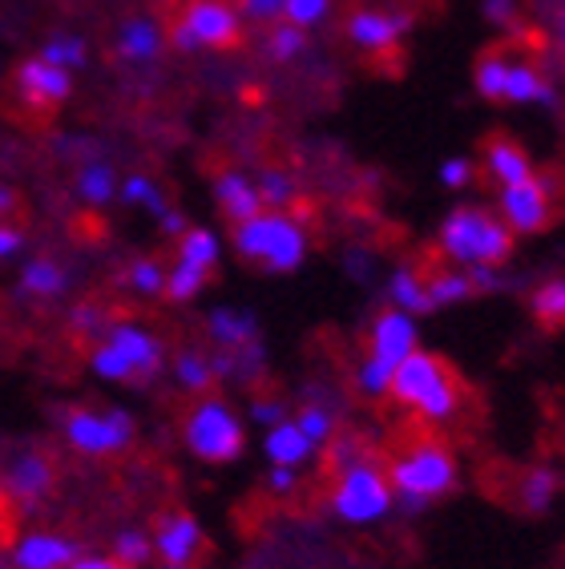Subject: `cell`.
Segmentation results:
<instances>
[{
    "label": "cell",
    "instance_id": "obj_1",
    "mask_svg": "<svg viewBox=\"0 0 565 569\" xmlns=\"http://www.w3.org/2000/svg\"><path fill=\"white\" fill-rule=\"evenodd\" d=\"M436 242H440V251L460 267H500L513 254L517 234H513V230L500 222V214H493V210L457 207L440 222Z\"/></svg>",
    "mask_w": 565,
    "mask_h": 569
},
{
    "label": "cell",
    "instance_id": "obj_2",
    "mask_svg": "<svg viewBox=\"0 0 565 569\" xmlns=\"http://www.w3.org/2000/svg\"><path fill=\"white\" fill-rule=\"evenodd\" d=\"M391 485V501L404 513H424L436 497H445L457 485V460L440 440H424L408 457H396L384 472Z\"/></svg>",
    "mask_w": 565,
    "mask_h": 569
},
{
    "label": "cell",
    "instance_id": "obj_3",
    "mask_svg": "<svg viewBox=\"0 0 565 569\" xmlns=\"http://www.w3.org/2000/svg\"><path fill=\"white\" fill-rule=\"evenodd\" d=\"M235 247L242 259L267 267L275 274L299 271L307 259V230L287 210H259L255 219L235 227Z\"/></svg>",
    "mask_w": 565,
    "mask_h": 569
},
{
    "label": "cell",
    "instance_id": "obj_4",
    "mask_svg": "<svg viewBox=\"0 0 565 569\" xmlns=\"http://www.w3.org/2000/svg\"><path fill=\"white\" fill-rule=\"evenodd\" d=\"M388 392L396 396V400H404V405H413L416 412L428 420H448L460 405L457 380L448 372V363L436 360L433 351H420V348H416L408 360H400L391 368Z\"/></svg>",
    "mask_w": 565,
    "mask_h": 569
},
{
    "label": "cell",
    "instance_id": "obj_5",
    "mask_svg": "<svg viewBox=\"0 0 565 569\" xmlns=\"http://www.w3.org/2000/svg\"><path fill=\"white\" fill-rule=\"evenodd\" d=\"M186 449L207 465L239 460L242 449H247V432H242V420L235 417V408L227 400H202L186 420Z\"/></svg>",
    "mask_w": 565,
    "mask_h": 569
},
{
    "label": "cell",
    "instance_id": "obj_6",
    "mask_svg": "<svg viewBox=\"0 0 565 569\" xmlns=\"http://www.w3.org/2000/svg\"><path fill=\"white\" fill-rule=\"evenodd\" d=\"M331 509H336L348 526H371L380 517L391 513V485L376 465H348L339 472L336 497H331Z\"/></svg>",
    "mask_w": 565,
    "mask_h": 569
},
{
    "label": "cell",
    "instance_id": "obj_7",
    "mask_svg": "<svg viewBox=\"0 0 565 569\" xmlns=\"http://www.w3.org/2000/svg\"><path fill=\"white\" fill-rule=\"evenodd\" d=\"M66 437L86 457H109V452H121L133 440V417L121 408H109V412H86L81 408L66 420Z\"/></svg>",
    "mask_w": 565,
    "mask_h": 569
},
{
    "label": "cell",
    "instance_id": "obj_8",
    "mask_svg": "<svg viewBox=\"0 0 565 569\" xmlns=\"http://www.w3.org/2000/svg\"><path fill=\"white\" fill-rule=\"evenodd\" d=\"M500 222L513 234H537L554 222V194H549V178H525L513 187H500Z\"/></svg>",
    "mask_w": 565,
    "mask_h": 569
},
{
    "label": "cell",
    "instance_id": "obj_9",
    "mask_svg": "<svg viewBox=\"0 0 565 569\" xmlns=\"http://www.w3.org/2000/svg\"><path fill=\"white\" fill-rule=\"evenodd\" d=\"M182 29L198 49H230L242 33V17L227 0H190L182 12Z\"/></svg>",
    "mask_w": 565,
    "mask_h": 569
},
{
    "label": "cell",
    "instance_id": "obj_10",
    "mask_svg": "<svg viewBox=\"0 0 565 569\" xmlns=\"http://www.w3.org/2000/svg\"><path fill=\"white\" fill-rule=\"evenodd\" d=\"M416 348H420L416 316L396 311V307H388V311L376 316V323H371V356H376V360L388 363V368H396V363L408 360Z\"/></svg>",
    "mask_w": 565,
    "mask_h": 569
},
{
    "label": "cell",
    "instance_id": "obj_11",
    "mask_svg": "<svg viewBox=\"0 0 565 569\" xmlns=\"http://www.w3.org/2000/svg\"><path fill=\"white\" fill-rule=\"evenodd\" d=\"M106 343L126 360L133 380H150V376L162 368V343H158V336L138 328V323H113V328L106 331Z\"/></svg>",
    "mask_w": 565,
    "mask_h": 569
},
{
    "label": "cell",
    "instance_id": "obj_12",
    "mask_svg": "<svg viewBox=\"0 0 565 569\" xmlns=\"http://www.w3.org/2000/svg\"><path fill=\"white\" fill-rule=\"evenodd\" d=\"M413 29V12H384V9H359L348 17V37L351 44L368 49V53H384Z\"/></svg>",
    "mask_w": 565,
    "mask_h": 569
},
{
    "label": "cell",
    "instance_id": "obj_13",
    "mask_svg": "<svg viewBox=\"0 0 565 569\" xmlns=\"http://www.w3.org/2000/svg\"><path fill=\"white\" fill-rule=\"evenodd\" d=\"M81 558V546L61 533H24L12 546V569H69Z\"/></svg>",
    "mask_w": 565,
    "mask_h": 569
},
{
    "label": "cell",
    "instance_id": "obj_14",
    "mask_svg": "<svg viewBox=\"0 0 565 569\" xmlns=\"http://www.w3.org/2000/svg\"><path fill=\"white\" fill-rule=\"evenodd\" d=\"M17 89L33 106H61L73 93V77H69V69H57L49 61H41V57H33V61H24L17 69Z\"/></svg>",
    "mask_w": 565,
    "mask_h": 569
},
{
    "label": "cell",
    "instance_id": "obj_15",
    "mask_svg": "<svg viewBox=\"0 0 565 569\" xmlns=\"http://www.w3.org/2000/svg\"><path fill=\"white\" fill-rule=\"evenodd\" d=\"M4 489H9V497L21 505L24 513H29V509H37V505L49 497V489H53V469H49V460L37 457V452H24V457H17V460H12L9 477H4Z\"/></svg>",
    "mask_w": 565,
    "mask_h": 569
},
{
    "label": "cell",
    "instance_id": "obj_16",
    "mask_svg": "<svg viewBox=\"0 0 565 569\" xmlns=\"http://www.w3.org/2000/svg\"><path fill=\"white\" fill-rule=\"evenodd\" d=\"M153 541V553L166 561V566H190L198 558V546H202V526H198L190 513H170L158 526Z\"/></svg>",
    "mask_w": 565,
    "mask_h": 569
},
{
    "label": "cell",
    "instance_id": "obj_17",
    "mask_svg": "<svg viewBox=\"0 0 565 569\" xmlns=\"http://www.w3.org/2000/svg\"><path fill=\"white\" fill-rule=\"evenodd\" d=\"M485 170H489V178H497L500 187H513V182L533 178V158L513 138H489L485 142Z\"/></svg>",
    "mask_w": 565,
    "mask_h": 569
},
{
    "label": "cell",
    "instance_id": "obj_18",
    "mask_svg": "<svg viewBox=\"0 0 565 569\" xmlns=\"http://www.w3.org/2000/svg\"><path fill=\"white\" fill-rule=\"evenodd\" d=\"M262 452H267V460L279 465V469H299V465L311 460L316 445L295 428V420H279V425H271L267 440H262Z\"/></svg>",
    "mask_w": 565,
    "mask_h": 569
},
{
    "label": "cell",
    "instance_id": "obj_19",
    "mask_svg": "<svg viewBox=\"0 0 565 569\" xmlns=\"http://www.w3.org/2000/svg\"><path fill=\"white\" fill-rule=\"evenodd\" d=\"M215 198H218V207H222V214H227L235 227H239V222H247V219H255V214L262 210L255 182H250V178H242V174H235V170L215 182Z\"/></svg>",
    "mask_w": 565,
    "mask_h": 569
},
{
    "label": "cell",
    "instance_id": "obj_20",
    "mask_svg": "<svg viewBox=\"0 0 565 569\" xmlns=\"http://www.w3.org/2000/svg\"><path fill=\"white\" fill-rule=\"evenodd\" d=\"M505 101H517V106H529V101L557 106V93L529 61H509V69H505Z\"/></svg>",
    "mask_w": 565,
    "mask_h": 569
},
{
    "label": "cell",
    "instance_id": "obj_21",
    "mask_svg": "<svg viewBox=\"0 0 565 569\" xmlns=\"http://www.w3.org/2000/svg\"><path fill=\"white\" fill-rule=\"evenodd\" d=\"M255 336H259V328H255V319H250L247 311H227V307H218L215 316H210V340L222 343L227 351L255 348Z\"/></svg>",
    "mask_w": 565,
    "mask_h": 569
},
{
    "label": "cell",
    "instance_id": "obj_22",
    "mask_svg": "<svg viewBox=\"0 0 565 569\" xmlns=\"http://www.w3.org/2000/svg\"><path fill=\"white\" fill-rule=\"evenodd\" d=\"M118 53L126 61H153V57L162 53V29L153 21H146V17L126 21L118 33Z\"/></svg>",
    "mask_w": 565,
    "mask_h": 569
},
{
    "label": "cell",
    "instance_id": "obj_23",
    "mask_svg": "<svg viewBox=\"0 0 565 569\" xmlns=\"http://www.w3.org/2000/svg\"><path fill=\"white\" fill-rule=\"evenodd\" d=\"M388 296H391V307H396V311H408V316L433 311V307H428V287H424V279L413 267H396V271H391Z\"/></svg>",
    "mask_w": 565,
    "mask_h": 569
},
{
    "label": "cell",
    "instance_id": "obj_24",
    "mask_svg": "<svg viewBox=\"0 0 565 569\" xmlns=\"http://www.w3.org/2000/svg\"><path fill=\"white\" fill-rule=\"evenodd\" d=\"M557 493H562V477L549 465H533L522 477V505L529 513H545L557 501Z\"/></svg>",
    "mask_w": 565,
    "mask_h": 569
},
{
    "label": "cell",
    "instance_id": "obj_25",
    "mask_svg": "<svg viewBox=\"0 0 565 569\" xmlns=\"http://www.w3.org/2000/svg\"><path fill=\"white\" fill-rule=\"evenodd\" d=\"M218 254H222V242H218L215 230H207V227L182 230V239H178V259H182V263L198 267V271H215Z\"/></svg>",
    "mask_w": 565,
    "mask_h": 569
},
{
    "label": "cell",
    "instance_id": "obj_26",
    "mask_svg": "<svg viewBox=\"0 0 565 569\" xmlns=\"http://www.w3.org/2000/svg\"><path fill=\"white\" fill-rule=\"evenodd\" d=\"M21 291L24 296H41L53 299L66 291V271L53 263V259H29L21 271Z\"/></svg>",
    "mask_w": 565,
    "mask_h": 569
},
{
    "label": "cell",
    "instance_id": "obj_27",
    "mask_svg": "<svg viewBox=\"0 0 565 569\" xmlns=\"http://www.w3.org/2000/svg\"><path fill=\"white\" fill-rule=\"evenodd\" d=\"M428 287V307H453V303H465L473 296V287H468V274L465 267L460 271H445V274H433V279H424Z\"/></svg>",
    "mask_w": 565,
    "mask_h": 569
},
{
    "label": "cell",
    "instance_id": "obj_28",
    "mask_svg": "<svg viewBox=\"0 0 565 569\" xmlns=\"http://www.w3.org/2000/svg\"><path fill=\"white\" fill-rule=\"evenodd\" d=\"M533 316L542 328H562V316H565V283L562 279H545L537 291H533Z\"/></svg>",
    "mask_w": 565,
    "mask_h": 569
},
{
    "label": "cell",
    "instance_id": "obj_29",
    "mask_svg": "<svg viewBox=\"0 0 565 569\" xmlns=\"http://www.w3.org/2000/svg\"><path fill=\"white\" fill-rule=\"evenodd\" d=\"M207 279H210V271H198V267H190V263H182V259H178V263L170 267V271H166L162 296H170L175 303H186V299L202 296Z\"/></svg>",
    "mask_w": 565,
    "mask_h": 569
},
{
    "label": "cell",
    "instance_id": "obj_30",
    "mask_svg": "<svg viewBox=\"0 0 565 569\" xmlns=\"http://www.w3.org/2000/svg\"><path fill=\"white\" fill-rule=\"evenodd\" d=\"M77 190L86 202H109V198L118 194V182H113V170L109 162H86L81 166V174H77Z\"/></svg>",
    "mask_w": 565,
    "mask_h": 569
},
{
    "label": "cell",
    "instance_id": "obj_31",
    "mask_svg": "<svg viewBox=\"0 0 565 569\" xmlns=\"http://www.w3.org/2000/svg\"><path fill=\"white\" fill-rule=\"evenodd\" d=\"M505 69H509V61L500 53H485L477 61V73H473V81H477V93L489 101H505Z\"/></svg>",
    "mask_w": 565,
    "mask_h": 569
},
{
    "label": "cell",
    "instance_id": "obj_32",
    "mask_svg": "<svg viewBox=\"0 0 565 569\" xmlns=\"http://www.w3.org/2000/svg\"><path fill=\"white\" fill-rule=\"evenodd\" d=\"M175 376L186 392H202V388L215 380V368H210L207 356H198V351H182V356L175 360Z\"/></svg>",
    "mask_w": 565,
    "mask_h": 569
},
{
    "label": "cell",
    "instance_id": "obj_33",
    "mask_svg": "<svg viewBox=\"0 0 565 569\" xmlns=\"http://www.w3.org/2000/svg\"><path fill=\"white\" fill-rule=\"evenodd\" d=\"M255 190H259L262 210H282L295 198L291 174H282V170H262V178L255 182Z\"/></svg>",
    "mask_w": 565,
    "mask_h": 569
},
{
    "label": "cell",
    "instance_id": "obj_34",
    "mask_svg": "<svg viewBox=\"0 0 565 569\" xmlns=\"http://www.w3.org/2000/svg\"><path fill=\"white\" fill-rule=\"evenodd\" d=\"M113 558H118L121 566L141 569L153 558V541L141 533V529H126V533H118V541H113Z\"/></svg>",
    "mask_w": 565,
    "mask_h": 569
},
{
    "label": "cell",
    "instance_id": "obj_35",
    "mask_svg": "<svg viewBox=\"0 0 565 569\" xmlns=\"http://www.w3.org/2000/svg\"><path fill=\"white\" fill-rule=\"evenodd\" d=\"M121 198H126V202H130V207H146L153 214V219H162L166 210V198H162V190L153 187L150 178H141V174H133L130 182H126V187H121Z\"/></svg>",
    "mask_w": 565,
    "mask_h": 569
},
{
    "label": "cell",
    "instance_id": "obj_36",
    "mask_svg": "<svg viewBox=\"0 0 565 569\" xmlns=\"http://www.w3.org/2000/svg\"><path fill=\"white\" fill-rule=\"evenodd\" d=\"M41 61L57 69H77L86 66V41L81 37H53V41L41 49Z\"/></svg>",
    "mask_w": 565,
    "mask_h": 569
},
{
    "label": "cell",
    "instance_id": "obj_37",
    "mask_svg": "<svg viewBox=\"0 0 565 569\" xmlns=\"http://www.w3.org/2000/svg\"><path fill=\"white\" fill-rule=\"evenodd\" d=\"M295 428H299V432H304L307 440H311V445H324L327 437H331V432H336V417H331V412H327V408H319V405H311V408H304V412H299V420H295Z\"/></svg>",
    "mask_w": 565,
    "mask_h": 569
},
{
    "label": "cell",
    "instance_id": "obj_38",
    "mask_svg": "<svg viewBox=\"0 0 565 569\" xmlns=\"http://www.w3.org/2000/svg\"><path fill=\"white\" fill-rule=\"evenodd\" d=\"M130 287L138 296H162L166 267L158 263V259H138V263L130 267Z\"/></svg>",
    "mask_w": 565,
    "mask_h": 569
},
{
    "label": "cell",
    "instance_id": "obj_39",
    "mask_svg": "<svg viewBox=\"0 0 565 569\" xmlns=\"http://www.w3.org/2000/svg\"><path fill=\"white\" fill-rule=\"evenodd\" d=\"M304 44H307L304 29H295V24H275L267 49H271L275 61H295V57L304 53Z\"/></svg>",
    "mask_w": 565,
    "mask_h": 569
},
{
    "label": "cell",
    "instance_id": "obj_40",
    "mask_svg": "<svg viewBox=\"0 0 565 569\" xmlns=\"http://www.w3.org/2000/svg\"><path fill=\"white\" fill-rule=\"evenodd\" d=\"M388 383H391V368L376 360V356H368L356 368V388L364 396H388Z\"/></svg>",
    "mask_w": 565,
    "mask_h": 569
},
{
    "label": "cell",
    "instance_id": "obj_41",
    "mask_svg": "<svg viewBox=\"0 0 565 569\" xmlns=\"http://www.w3.org/2000/svg\"><path fill=\"white\" fill-rule=\"evenodd\" d=\"M327 9H331V0H282V17H287V24H295V29L319 24L327 17Z\"/></svg>",
    "mask_w": 565,
    "mask_h": 569
},
{
    "label": "cell",
    "instance_id": "obj_42",
    "mask_svg": "<svg viewBox=\"0 0 565 569\" xmlns=\"http://www.w3.org/2000/svg\"><path fill=\"white\" fill-rule=\"evenodd\" d=\"M239 17L255 24H271L282 17V0H239Z\"/></svg>",
    "mask_w": 565,
    "mask_h": 569
},
{
    "label": "cell",
    "instance_id": "obj_43",
    "mask_svg": "<svg viewBox=\"0 0 565 569\" xmlns=\"http://www.w3.org/2000/svg\"><path fill=\"white\" fill-rule=\"evenodd\" d=\"M440 187H448V190H460V187H468V178H473V166H468V158H445L440 162Z\"/></svg>",
    "mask_w": 565,
    "mask_h": 569
},
{
    "label": "cell",
    "instance_id": "obj_44",
    "mask_svg": "<svg viewBox=\"0 0 565 569\" xmlns=\"http://www.w3.org/2000/svg\"><path fill=\"white\" fill-rule=\"evenodd\" d=\"M250 420H255V425H279V420H287V408L279 405V400H255V405H250Z\"/></svg>",
    "mask_w": 565,
    "mask_h": 569
},
{
    "label": "cell",
    "instance_id": "obj_45",
    "mask_svg": "<svg viewBox=\"0 0 565 569\" xmlns=\"http://www.w3.org/2000/svg\"><path fill=\"white\" fill-rule=\"evenodd\" d=\"M468 287L473 291H500V271L497 267H465Z\"/></svg>",
    "mask_w": 565,
    "mask_h": 569
},
{
    "label": "cell",
    "instance_id": "obj_46",
    "mask_svg": "<svg viewBox=\"0 0 565 569\" xmlns=\"http://www.w3.org/2000/svg\"><path fill=\"white\" fill-rule=\"evenodd\" d=\"M513 12H517V4H513V0H485V17H489L493 24H509Z\"/></svg>",
    "mask_w": 565,
    "mask_h": 569
},
{
    "label": "cell",
    "instance_id": "obj_47",
    "mask_svg": "<svg viewBox=\"0 0 565 569\" xmlns=\"http://www.w3.org/2000/svg\"><path fill=\"white\" fill-rule=\"evenodd\" d=\"M77 331H106L98 307H77Z\"/></svg>",
    "mask_w": 565,
    "mask_h": 569
},
{
    "label": "cell",
    "instance_id": "obj_48",
    "mask_svg": "<svg viewBox=\"0 0 565 569\" xmlns=\"http://www.w3.org/2000/svg\"><path fill=\"white\" fill-rule=\"evenodd\" d=\"M21 230L17 227H0V259H12V254L21 251Z\"/></svg>",
    "mask_w": 565,
    "mask_h": 569
},
{
    "label": "cell",
    "instance_id": "obj_49",
    "mask_svg": "<svg viewBox=\"0 0 565 569\" xmlns=\"http://www.w3.org/2000/svg\"><path fill=\"white\" fill-rule=\"evenodd\" d=\"M267 485H271L275 493H291V489H295V469H279V465H275L271 477H267Z\"/></svg>",
    "mask_w": 565,
    "mask_h": 569
},
{
    "label": "cell",
    "instance_id": "obj_50",
    "mask_svg": "<svg viewBox=\"0 0 565 569\" xmlns=\"http://www.w3.org/2000/svg\"><path fill=\"white\" fill-rule=\"evenodd\" d=\"M69 569H133V566H121L118 558H77Z\"/></svg>",
    "mask_w": 565,
    "mask_h": 569
},
{
    "label": "cell",
    "instance_id": "obj_51",
    "mask_svg": "<svg viewBox=\"0 0 565 569\" xmlns=\"http://www.w3.org/2000/svg\"><path fill=\"white\" fill-rule=\"evenodd\" d=\"M170 41H175V49H182V53H198V44H195V37L186 33L182 29V21L175 24V33H170Z\"/></svg>",
    "mask_w": 565,
    "mask_h": 569
},
{
    "label": "cell",
    "instance_id": "obj_52",
    "mask_svg": "<svg viewBox=\"0 0 565 569\" xmlns=\"http://www.w3.org/2000/svg\"><path fill=\"white\" fill-rule=\"evenodd\" d=\"M182 214H178V210H166V214H162V230H166V234H182Z\"/></svg>",
    "mask_w": 565,
    "mask_h": 569
},
{
    "label": "cell",
    "instance_id": "obj_53",
    "mask_svg": "<svg viewBox=\"0 0 565 569\" xmlns=\"http://www.w3.org/2000/svg\"><path fill=\"white\" fill-rule=\"evenodd\" d=\"M9 207H12V194L4 187H0V214H9Z\"/></svg>",
    "mask_w": 565,
    "mask_h": 569
},
{
    "label": "cell",
    "instance_id": "obj_54",
    "mask_svg": "<svg viewBox=\"0 0 565 569\" xmlns=\"http://www.w3.org/2000/svg\"><path fill=\"white\" fill-rule=\"evenodd\" d=\"M0 497H4V472H0Z\"/></svg>",
    "mask_w": 565,
    "mask_h": 569
},
{
    "label": "cell",
    "instance_id": "obj_55",
    "mask_svg": "<svg viewBox=\"0 0 565 569\" xmlns=\"http://www.w3.org/2000/svg\"><path fill=\"white\" fill-rule=\"evenodd\" d=\"M166 569H190V566H166Z\"/></svg>",
    "mask_w": 565,
    "mask_h": 569
}]
</instances>
